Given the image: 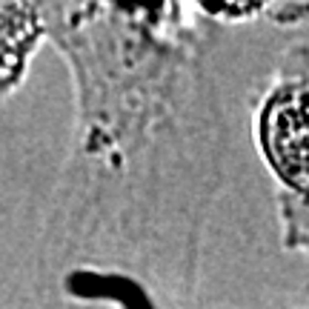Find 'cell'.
Returning a JSON list of instances; mask_svg holds the SVG:
<instances>
[{
  "label": "cell",
  "instance_id": "obj_1",
  "mask_svg": "<svg viewBox=\"0 0 309 309\" xmlns=\"http://www.w3.org/2000/svg\"><path fill=\"white\" fill-rule=\"evenodd\" d=\"M260 140L292 221L309 232V78L278 86L260 117Z\"/></svg>",
  "mask_w": 309,
  "mask_h": 309
}]
</instances>
